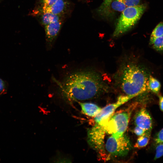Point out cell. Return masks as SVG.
Wrapping results in <instances>:
<instances>
[{"label":"cell","instance_id":"obj_3","mask_svg":"<svg viewBox=\"0 0 163 163\" xmlns=\"http://www.w3.org/2000/svg\"><path fill=\"white\" fill-rule=\"evenodd\" d=\"M146 7L145 4L127 7L121 13L113 36L118 37L131 30L140 19Z\"/></svg>","mask_w":163,"mask_h":163},{"label":"cell","instance_id":"obj_9","mask_svg":"<svg viewBox=\"0 0 163 163\" xmlns=\"http://www.w3.org/2000/svg\"><path fill=\"white\" fill-rule=\"evenodd\" d=\"M31 15L35 17L40 24L44 27L51 23L59 21H65L66 17L49 12L32 11Z\"/></svg>","mask_w":163,"mask_h":163},{"label":"cell","instance_id":"obj_15","mask_svg":"<svg viewBox=\"0 0 163 163\" xmlns=\"http://www.w3.org/2000/svg\"><path fill=\"white\" fill-rule=\"evenodd\" d=\"M150 133L148 132L142 136H139L135 144L134 147L140 149L146 146L149 142Z\"/></svg>","mask_w":163,"mask_h":163},{"label":"cell","instance_id":"obj_19","mask_svg":"<svg viewBox=\"0 0 163 163\" xmlns=\"http://www.w3.org/2000/svg\"><path fill=\"white\" fill-rule=\"evenodd\" d=\"M113 0H104L98 9L97 11L101 15H102L109 6Z\"/></svg>","mask_w":163,"mask_h":163},{"label":"cell","instance_id":"obj_14","mask_svg":"<svg viewBox=\"0 0 163 163\" xmlns=\"http://www.w3.org/2000/svg\"><path fill=\"white\" fill-rule=\"evenodd\" d=\"M160 82L151 75L149 76L148 80V89L152 92L157 94L161 89Z\"/></svg>","mask_w":163,"mask_h":163},{"label":"cell","instance_id":"obj_2","mask_svg":"<svg viewBox=\"0 0 163 163\" xmlns=\"http://www.w3.org/2000/svg\"><path fill=\"white\" fill-rule=\"evenodd\" d=\"M116 76L120 88L126 95L136 96L148 90L149 76L135 60H129L123 62Z\"/></svg>","mask_w":163,"mask_h":163},{"label":"cell","instance_id":"obj_24","mask_svg":"<svg viewBox=\"0 0 163 163\" xmlns=\"http://www.w3.org/2000/svg\"><path fill=\"white\" fill-rule=\"evenodd\" d=\"M158 97L159 107L161 110L163 112V96L160 95Z\"/></svg>","mask_w":163,"mask_h":163},{"label":"cell","instance_id":"obj_7","mask_svg":"<svg viewBox=\"0 0 163 163\" xmlns=\"http://www.w3.org/2000/svg\"><path fill=\"white\" fill-rule=\"evenodd\" d=\"M135 97V95H126L119 96L115 102L109 104L101 109L99 113L94 117L95 123L107 119L119 107Z\"/></svg>","mask_w":163,"mask_h":163},{"label":"cell","instance_id":"obj_10","mask_svg":"<svg viewBox=\"0 0 163 163\" xmlns=\"http://www.w3.org/2000/svg\"><path fill=\"white\" fill-rule=\"evenodd\" d=\"M136 126L151 132L152 127V121L151 116L145 108H142L136 113L134 117Z\"/></svg>","mask_w":163,"mask_h":163},{"label":"cell","instance_id":"obj_11","mask_svg":"<svg viewBox=\"0 0 163 163\" xmlns=\"http://www.w3.org/2000/svg\"><path fill=\"white\" fill-rule=\"evenodd\" d=\"M65 21L51 23L44 27L46 43L48 47H51L57 38Z\"/></svg>","mask_w":163,"mask_h":163},{"label":"cell","instance_id":"obj_25","mask_svg":"<svg viewBox=\"0 0 163 163\" xmlns=\"http://www.w3.org/2000/svg\"><path fill=\"white\" fill-rule=\"evenodd\" d=\"M5 82L0 78V93L5 89Z\"/></svg>","mask_w":163,"mask_h":163},{"label":"cell","instance_id":"obj_22","mask_svg":"<svg viewBox=\"0 0 163 163\" xmlns=\"http://www.w3.org/2000/svg\"><path fill=\"white\" fill-rule=\"evenodd\" d=\"M127 7L134 6L139 4L140 0H124Z\"/></svg>","mask_w":163,"mask_h":163},{"label":"cell","instance_id":"obj_16","mask_svg":"<svg viewBox=\"0 0 163 163\" xmlns=\"http://www.w3.org/2000/svg\"><path fill=\"white\" fill-rule=\"evenodd\" d=\"M163 35V22L159 23L152 31L150 38L149 43L155 38Z\"/></svg>","mask_w":163,"mask_h":163},{"label":"cell","instance_id":"obj_18","mask_svg":"<svg viewBox=\"0 0 163 163\" xmlns=\"http://www.w3.org/2000/svg\"><path fill=\"white\" fill-rule=\"evenodd\" d=\"M149 44L152 45L153 48L157 51H163V35L155 38Z\"/></svg>","mask_w":163,"mask_h":163},{"label":"cell","instance_id":"obj_5","mask_svg":"<svg viewBox=\"0 0 163 163\" xmlns=\"http://www.w3.org/2000/svg\"><path fill=\"white\" fill-rule=\"evenodd\" d=\"M105 148L109 155L121 157L129 153L131 144L129 139L124 133L119 136L111 135L107 140Z\"/></svg>","mask_w":163,"mask_h":163},{"label":"cell","instance_id":"obj_17","mask_svg":"<svg viewBox=\"0 0 163 163\" xmlns=\"http://www.w3.org/2000/svg\"><path fill=\"white\" fill-rule=\"evenodd\" d=\"M57 0H36V6L34 9L38 10L49 7L53 5Z\"/></svg>","mask_w":163,"mask_h":163},{"label":"cell","instance_id":"obj_8","mask_svg":"<svg viewBox=\"0 0 163 163\" xmlns=\"http://www.w3.org/2000/svg\"><path fill=\"white\" fill-rule=\"evenodd\" d=\"M74 4L70 0H57L51 6L38 10L33 11L49 12L65 16L68 18L74 9Z\"/></svg>","mask_w":163,"mask_h":163},{"label":"cell","instance_id":"obj_6","mask_svg":"<svg viewBox=\"0 0 163 163\" xmlns=\"http://www.w3.org/2000/svg\"><path fill=\"white\" fill-rule=\"evenodd\" d=\"M105 133L103 126L97 123L88 131V141L89 144L92 148L99 151L101 155H104L103 147Z\"/></svg>","mask_w":163,"mask_h":163},{"label":"cell","instance_id":"obj_12","mask_svg":"<svg viewBox=\"0 0 163 163\" xmlns=\"http://www.w3.org/2000/svg\"><path fill=\"white\" fill-rule=\"evenodd\" d=\"M127 7L124 0H113L102 16L109 17L117 12H122Z\"/></svg>","mask_w":163,"mask_h":163},{"label":"cell","instance_id":"obj_1","mask_svg":"<svg viewBox=\"0 0 163 163\" xmlns=\"http://www.w3.org/2000/svg\"><path fill=\"white\" fill-rule=\"evenodd\" d=\"M61 86L63 95L69 101L90 99L106 92L108 89L101 75L90 70L72 73L66 78Z\"/></svg>","mask_w":163,"mask_h":163},{"label":"cell","instance_id":"obj_21","mask_svg":"<svg viewBox=\"0 0 163 163\" xmlns=\"http://www.w3.org/2000/svg\"><path fill=\"white\" fill-rule=\"evenodd\" d=\"M154 142L156 144L163 143V128L155 136Z\"/></svg>","mask_w":163,"mask_h":163},{"label":"cell","instance_id":"obj_26","mask_svg":"<svg viewBox=\"0 0 163 163\" xmlns=\"http://www.w3.org/2000/svg\"></svg>","mask_w":163,"mask_h":163},{"label":"cell","instance_id":"obj_4","mask_svg":"<svg viewBox=\"0 0 163 163\" xmlns=\"http://www.w3.org/2000/svg\"><path fill=\"white\" fill-rule=\"evenodd\" d=\"M134 107L113 113L107 119L97 123L103 126L106 133L116 136L121 135L127 129Z\"/></svg>","mask_w":163,"mask_h":163},{"label":"cell","instance_id":"obj_13","mask_svg":"<svg viewBox=\"0 0 163 163\" xmlns=\"http://www.w3.org/2000/svg\"><path fill=\"white\" fill-rule=\"evenodd\" d=\"M82 112L85 114L91 117H95L100 111L101 109L93 103H80Z\"/></svg>","mask_w":163,"mask_h":163},{"label":"cell","instance_id":"obj_23","mask_svg":"<svg viewBox=\"0 0 163 163\" xmlns=\"http://www.w3.org/2000/svg\"><path fill=\"white\" fill-rule=\"evenodd\" d=\"M134 132L136 135L139 136L149 132H147L140 127L136 126L134 129Z\"/></svg>","mask_w":163,"mask_h":163},{"label":"cell","instance_id":"obj_20","mask_svg":"<svg viewBox=\"0 0 163 163\" xmlns=\"http://www.w3.org/2000/svg\"><path fill=\"white\" fill-rule=\"evenodd\" d=\"M156 147L155 154L154 158L156 160L163 156V143L158 144Z\"/></svg>","mask_w":163,"mask_h":163}]
</instances>
